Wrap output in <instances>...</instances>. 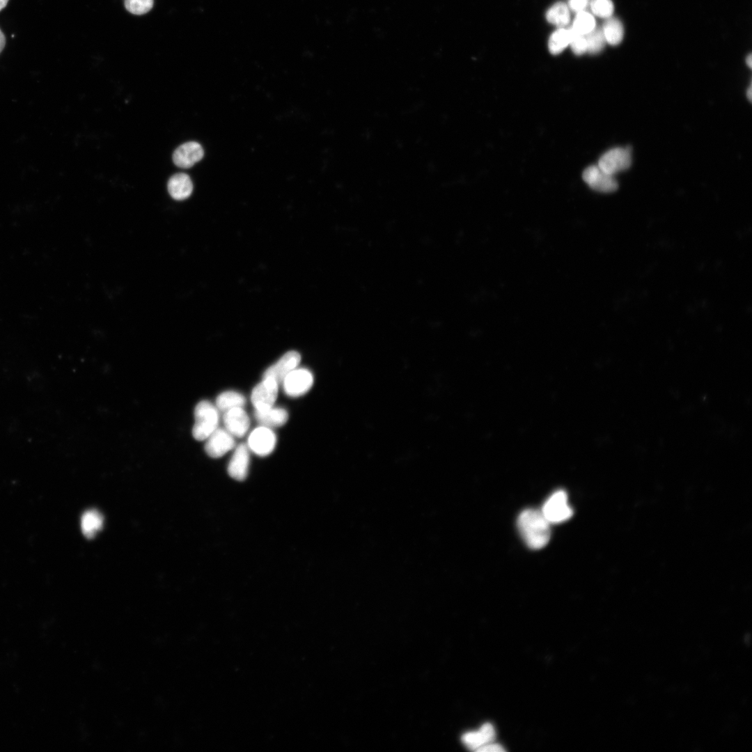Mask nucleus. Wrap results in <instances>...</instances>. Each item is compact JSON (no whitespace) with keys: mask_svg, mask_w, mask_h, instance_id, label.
Here are the masks:
<instances>
[{"mask_svg":"<svg viewBox=\"0 0 752 752\" xmlns=\"http://www.w3.org/2000/svg\"><path fill=\"white\" fill-rule=\"evenodd\" d=\"M550 525L541 510L533 508L522 511L517 519L519 531L527 546L533 549L547 545L551 538Z\"/></svg>","mask_w":752,"mask_h":752,"instance_id":"1","label":"nucleus"},{"mask_svg":"<svg viewBox=\"0 0 752 752\" xmlns=\"http://www.w3.org/2000/svg\"><path fill=\"white\" fill-rule=\"evenodd\" d=\"M195 422L192 435L198 441L205 440L219 425V410L207 400L199 402L194 409Z\"/></svg>","mask_w":752,"mask_h":752,"instance_id":"2","label":"nucleus"},{"mask_svg":"<svg viewBox=\"0 0 752 752\" xmlns=\"http://www.w3.org/2000/svg\"><path fill=\"white\" fill-rule=\"evenodd\" d=\"M540 510L551 524L565 522L573 515V510L568 503L567 493L563 490L554 492L545 502Z\"/></svg>","mask_w":752,"mask_h":752,"instance_id":"3","label":"nucleus"},{"mask_svg":"<svg viewBox=\"0 0 752 752\" xmlns=\"http://www.w3.org/2000/svg\"><path fill=\"white\" fill-rule=\"evenodd\" d=\"M313 376L306 368H295L283 380L284 393L289 397L297 398L306 393L312 387Z\"/></svg>","mask_w":752,"mask_h":752,"instance_id":"4","label":"nucleus"},{"mask_svg":"<svg viewBox=\"0 0 752 752\" xmlns=\"http://www.w3.org/2000/svg\"><path fill=\"white\" fill-rule=\"evenodd\" d=\"M279 384L272 378L265 377L252 390L251 400L255 411H263L274 406L278 395Z\"/></svg>","mask_w":752,"mask_h":752,"instance_id":"5","label":"nucleus"},{"mask_svg":"<svg viewBox=\"0 0 752 752\" xmlns=\"http://www.w3.org/2000/svg\"><path fill=\"white\" fill-rule=\"evenodd\" d=\"M276 444V436L274 431L267 427L260 425L255 428L249 434L247 446L256 455L265 457L274 451Z\"/></svg>","mask_w":752,"mask_h":752,"instance_id":"6","label":"nucleus"},{"mask_svg":"<svg viewBox=\"0 0 752 752\" xmlns=\"http://www.w3.org/2000/svg\"><path fill=\"white\" fill-rule=\"evenodd\" d=\"M632 163L631 150L627 148H615L601 156L597 165L604 171L614 175L628 169Z\"/></svg>","mask_w":752,"mask_h":752,"instance_id":"7","label":"nucleus"},{"mask_svg":"<svg viewBox=\"0 0 752 752\" xmlns=\"http://www.w3.org/2000/svg\"><path fill=\"white\" fill-rule=\"evenodd\" d=\"M583 179L590 187L599 192L611 193L618 188L614 175L604 171L597 164L586 168L583 173Z\"/></svg>","mask_w":752,"mask_h":752,"instance_id":"8","label":"nucleus"},{"mask_svg":"<svg viewBox=\"0 0 752 752\" xmlns=\"http://www.w3.org/2000/svg\"><path fill=\"white\" fill-rule=\"evenodd\" d=\"M205 440V451L213 458L222 457L235 446L234 437L221 428H217Z\"/></svg>","mask_w":752,"mask_h":752,"instance_id":"9","label":"nucleus"},{"mask_svg":"<svg viewBox=\"0 0 752 752\" xmlns=\"http://www.w3.org/2000/svg\"><path fill=\"white\" fill-rule=\"evenodd\" d=\"M300 361L299 353L296 351H289L275 363L267 368L264 372L263 378H272L279 384L290 372L297 368Z\"/></svg>","mask_w":752,"mask_h":752,"instance_id":"10","label":"nucleus"},{"mask_svg":"<svg viewBox=\"0 0 752 752\" xmlns=\"http://www.w3.org/2000/svg\"><path fill=\"white\" fill-rule=\"evenodd\" d=\"M223 421L225 429L238 438L244 437L250 426L249 416L243 407H235L225 412Z\"/></svg>","mask_w":752,"mask_h":752,"instance_id":"11","label":"nucleus"},{"mask_svg":"<svg viewBox=\"0 0 752 752\" xmlns=\"http://www.w3.org/2000/svg\"><path fill=\"white\" fill-rule=\"evenodd\" d=\"M204 155V151L197 142L189 141L178 147L173 154L174 164L181 168H189L199 162Z\"/></svg>","mask_w":752,"mask_h":752,"instance_id":"12","label":"nucleus"},{"mask_svg":"<svg viewBox=\"0 0 752 752\" xmlns=\"http://www.w3.org/2000/svg\"><path fill=\"white\" fill-rule=\"evenodd\" d=\"M249 462V449L247 445L243 443L239 444L228 465L229 476L237 480H244L248 474Z\"/></svg>","mask_w":752,"mask_h":752,"instance_id":"13","label":"nucleus"},{"mask_svg":"<svg viewBox=\"0 0 752 752\" xmlns=\"http://www.w3.org/2000/svg\"><path fill=\"white\" fill-rule=\"evenodd\" d=\"M495 730L489 723H484L478 731L467 732L462 735L463 743L470 749L478 751L492 743L495 739Z\"/></svg>","mask_w":752,"mask_h":752,"instance_id":"14","label":"nucleus"},{"mask_svg":"<svg viewBox=\"0 0 752 752\" xmlns=\"http://www.w3.org/2000/svg\"><path fill=\"white\" fill-rule=\"evenodd\" d=\"M168 191L175 200L181 201L187 198L193 191V183L187 174L175 173L168 182Z\"/></svg>","mask_w":752,"mask_h":752,"instance_id":"15","label":"nucleus"},{"mask_svg":"<svg viewBox=\"0 0 752 752\" xmlns=\"http://www.w3.org/2000/svg\"><path fill=\"white\" fill-rule=\"evenodd\" d=\"M254 418L260 424L269 428L281 427L288 419V413L280 407H272L263 411H255Z\"/></svg>","mask_w":752,"mask_h":752,"instance_id":"16","label":"nucleus"},{"mask_svg":"<svg viewBox=\"0 0 752 752\" xmlns=\"http://www.w3.org/2000/svg\"><path fill=\"white\" fill-rule=\"evenodd\" d=\"M103 517L96 510L86 511L81 518V528L83 534L87 538H93L102 528Z\"/></svg>","mask_w":752,"mask_h":752,"instance_id":"17","label":"nucleus"},{"mask_svg":"<svg viewBox=\"0 0 752 752\" xmlns=\"http://www.w3.org/2000/svg\"><path fill=\"white\" fill-rule=\"evenodd\" d=\"M602 31L606 42L611 45H619L623 39L624 27L618 18L611 17L606 19Z\"/></svg>","mask_w":752,"mask_h":752,"instance_id":"18","label":"nucleus"},{"mask_svg":"<svg viewBox=\"0 0 752 752\" xmlns=\"http://www.w3.org/2000/svg\"><path fill=\"white\" fill-rule=\"evenodd\" d=\"M572 31L571 28L560 27L554 31L548 40V48L551 54L557 55L561 53L569 45Z\"/></svg>","mask_w":752,"mask_h":752,"instance_id":"19","label":"nucleus"},{"mask_svg":"<svg viewBox=\"0 0 752 752\" xmlns=\"http://www.w3.org/2000/svg\"><path fill=\"white\" fill-rule=\"evenodd\" d=\"M547 20L560 27L567 26L570 20V9L567 4L558 1L553 4L546 13Z\"/></svg>","mask_w":752,"mask_h":752,"instance_id":"20","label":"nucleus"},{"mask_svg":"<svg viewBox=\"0 0 752 752\" xmlns=\"http://www.w3.org/2000/svg\"><path fill=\"white\" fill-rule=\"evenodd\" d=\"M246 404L244 396L236 391H228L220 393L216 399L215 406L219 411L225 412L235 407H243Z\"/></svg>","mask_w":752,"mask_h":752,"instance_id":"21","label":"nucleus"},{"mask_svg":"<svg viewBox=\"0 0 752 752\" xmlns=\"http://www.w3.org/2000/svg\"><path fill=\"white\" fill-rule=\"evenodd\" d=\"M595 26L596 22L594 16L591 13L583 10L577 13L571 28L575 33L586 36L595 29Z\"/></svg>","mask_w":752,"mask_h":752,"instance_id":"22","label":"nucleus"},{"mask_svg":"<svg viewBox=\"0 0 752 752\" xmlns=\"http://www.w3.org/2000/svg\"><path fill=\"white\" fill-rule=\"evenodd\" d=\"M587 52L595 54L600 52L605 46L606 40L602 29L595 28L591 32L585 36Z\"/></svg>","mask_w":752,"mask_h":752,"instance_id":"23","label":"nucleus"},{"mask_svg":"<svg viewBox=\"0 0 752 752\" xmlns=\"http://www.w3.org/2000/svg\"><path fill=\"white\" fill-rule=\"evenodd\" d=\"M589 5L594 15L604 19L612 17L614 6L611 0H590Z\"/></svg>","mask_w":752,"mask_h":752,"instance_id":"24","label":"nucleus"},{"mask_svg":"<svg viewBox=\"0 0 752 752\" xmlns=\"http://www.w3.org/2000/svg\"><path fill=\"white\" fill-rule=\"evenodd\" d=\"M153 6V0H125V6L131 13L143 15L148 13Z\"/></svg>","mask_w":752,"mask_h":752,"instance_id":"25","label":"nucleus"},{"mask_svg":"<svg viewBox=\"0 0 752 752\" xmlns=\"http://www.w3.org/2000/svg\"><path fill=\"white\" fill-rule=\"evenodd\" d=\"M572 34L569 45L570 46L573 53L576 55L580 56L583 54L585 52H587V45L585 36L578 34L575 33L572 29Z\"/></svg>","mask_w":752,"mask_h":752,"instance_id":"26","label":"nucleus"},{"mask_svg":"<svg viewBox=\"0 0 752 752\" xmlns=\"http://www.w3.org/2000/svg\"><path fill=\"white\" fill-rule=\"evenodd\" d=\"M588 4L589 0H568L567 6L577 13L585 10Z\"/></svg>","mask_w":752,"mask_h":752,"instance_id":"27","label":"nucleus"},{"mask_svg":"<svg viewBox=\"0 0 752 752\" xmlns=\"http://www.w3.org/2000/svg\"><path fill=\"white\" fill-rule=\"evenodd\" d=\"M478 751L481 752H503L505 749L499 744L489 743L480 748Z\"/></svg>","mask_w":752,"mask_h":752,"instance_id":"28","label":"nucleus"},{"mask_svg":"<svg viewBox=\"0 0 752 752\" xmlns=\"http://www.w3.org/2000/svg\"><path fill=\"white\" fill-rule=\"evenodd\" d=\"M6 45V37L0 29V53Z\"/></svg>","mask_w":752,"mask_h":752,"instance_id":"29","label":"nucleus"},{"mask_svg":"<svg viewBox=\"0 0 752 752\" xmlns=\"http://www.w3.org/2000/svg\"><path fill=\"white\" fill-rule=\"evenodd\" d=\"M8 2V0H0V11L6 6Z\"/></svg>","mask_w":752,"mask_h":752,"instance_id":"30","label":"nucleus"},{"mask_svg":"<svg viewBox=\"0 0 752 752\" xmlns=\"http://www.w3.org/2000/svg\"><path fill=\"white\" fill-rule=\"evenodd\" d=\"M746 64H747V65H749V68H751V65H752V57H751V54H749V56H747V58H746Z\"/></svg>","mask_w":752,"mask_h":752,"instance_id":"31","label":"nucleus"},{"mask_svg":"<svg viewBox=\"0 0 752 752\" xmlns=\"http://www.w3.org/2000/svg\"><path fill=\"white\" fill-rule=\"evenodd\" d=\"M751 91H752L751 86H749V88H748V90L746 91V96H747V97L749 98V100H751V96H752Z\"/></svg>","mask_w":752,"mask_h":752,"instance_id":"32","label":"nucleus"}]
</instances>
